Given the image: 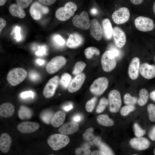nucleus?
Wrapping results in <instances>:
<instances>
[{
  "label": "nucleus",
  "mask_w": 155,
  "mask_h": 155,
  "mask_svg": "<svg viewBox=\"0 0 155 155\" xmlns=\"http://www.w3.org/2000/svg\"><path fill=\"white\" fill-rule=\"evenodd\" d=\"M77 9V6L75 3L70 1L67 2L64 7H59L56 11L55 17L60 21H66L73 15Z\"/></svg>",
  "instance_id": "f257e3e1"
},
{
  "label": "nucleus",
  "mask_w": 155,
  "mask_h": 155,
  "mask_svg": "<svg viewBox=\"0 0 155 155\" xmlns=\"http://www.w3.org/2000/svg\"><path fill=\"white\" fill-rule=\"evenodd\" d=\"M70 139L67 135L61 133L51 135L48 138L47 142L53 150H59L66 146L69 143Z\"/></svg>",
  "instance_id": "f03ea898"
},
{
  "label": "nucleus",
  "mask_w": 155,
  "mask_h": 155,
  "mask_svg": "<svg viewBox=\"0 0 155 155\" xmlns=\"http://www.w3.org/2000/svg\"><path fill=\"white\" fill-rule=\"evenodd\" d=\"M27 75V72L25 69L20 67L15 68L8 72L7 79L11 85L15 86L24 81Z\"/></svg>",
  "instance_id": "7ed1b4c3"
},
{
  "label": "nucleus",
  "mask_w": 155,
  "mask_h": 155,
  "mask_svg": "<svg viewBox=\"0 0 155 155\" xmlns=\"http://www.w3.org/2000/svg\"><path fill=\"white\" fill-rule=\"evenodd\" d=\"M116 58L110 50L105 51L102 55L101 62L103 70L106 72H109L112 71L116 66Z\"/></svg>",
  "instance_id": "20e7f679"
},
{
  "label": "nucleus",
  "mask_w": 155,
  "mask_h": 155,
  "mask_svg": "<svg viewBox=\"0 0 155 155\" xmlns=\"http://www.w3.org/2000/svg\"><path fill=\"white\" fill-rule=\"evenodd\" d=\"M108 84V81L106 78L100 77L94 81L90 86V90L93 94L100 95L107 89Z\"/></svg>",
  "instance_id": "39448f33"
},
{
  "label": "nucleus",
  "mask_w": 155,
  "mask_h": 155,
  "mask_svg": "<svg viewBox=\"0 0 155 155\" xmlns=\"http://www.w3.org/2000/svg\"><path fill=\"white\" fill-rule=\"evenodd\" d=\"M134 24L138 30L143 32L152 31L155 27L154 21L152 19L143 16L136 18L134 20Z\"/></svg>",
  "instance_id": "423d86ee"
},
{
  "label": "nucleus",
  "mask_w": 155,
  "mask_h": 155,
  "mask_svg": "<svg viewBox=\"0 0 155 155\" xmlns=\"http://www.w3.org/2000/svg\"><path fill=\"white\" fill-rule=\"evenodd\" d=\"M49 11L48 7L38 1L33 3L29 9V13L31 16L36 20H40L43 15L47 14Z\"/></svg>",
  "instance_id": "0eeeda50"
},
{
  "label": "nucleus",
  "mask_w": 155,
  "mask_h": 155,
  "mask_svg": "<svg viewBox=\"0 0 155 155\" xmlns=\"http://www.w3.org/2000/svg\"><path fill=\"white\" fill-rule=\"evenodd\" d=\"M66 63V60L64 57L61 56H56L47 64L46 70L49 74L55 73L63 67Z\"/></svg>",
  "instance_id": "6e6552de"
},
{
  "label": "nucleus",
  "mask_w": 155,
  "mask_h": 155,
  "mask_svg": "<svg viewBox=\"0 0 155 155\" xmlns=\"http://www.w3.org/2000/svg\"><path fill=\"white\" fill-rule=\"evenodd\" d=\"M109 110L112 113L117 112L120 109L122 104L120 94L116 90H111L108 95Z\"/></svg>",
  "instance_id": "1a4fd4ad"
},
{
  "label": "nucleus",
  "mask_w": 155,
  "mask_h": 155,
  "mask_svg": "<svg viewBox=\"0 0 155 155\" xmlns=\"http://www.w3.org/2000/svg\"><path fill=\"white\" fill-rule=\"evenodd\" d=\"M72 21L73 25L78 28L87 30L90 27V22L88 14L86 11H82L79 15H75Z\"/></svg>",
  "instance_id": "9d476101"
},
{
  "label": "nucleus",
  "mask_w": 155,
  "mask_h": 155,
  "mask_svg": "<svg viewBox=\"0 0 155 155\" xmlns=\"http://www.w3.org/2000/svg\"><path fill=\"white\" fill-rule=\"evenodd\" d=\"M130 17V13L129 9L125 7H121L114 11L112 18L113 22L117 24H124L127 22Z\"/></svg>",
  "instance_id": "9b49d317"
},
{
  "label": "nucleus",
  "mask_w": 155,
  "mask_h": 155,
  "mask_svg": "<svg viewBox=\"0 0 155 155\" xmlns=\"http://www.w3.org/2000/svg\"><path fill=\"white\" fill-rule=\"evenodd\" d=\"M59 81L58 76L55 75L51 78L48 82L43 91V94L44 97L49 98L54 95L58 86Z\"/></svg>",
  "instance_id": "f8f14e48"
},
{
  "label": "nucleus",
  "mask_w": 155,
  "mask_h": 155,
  "mask_svg": "<svg viewBox=\"0 0 155 155\" xmlns=\"http://www.w3.org/2000/svg\"><path fill=\"white\" fill-rule=\"evenodd\" d=\"M113 36L116 46L119 48H122L126 42V35L120 28L115 26L113 28Z\"/></svg>",
  "instance_id": "ddd939ff"
},
{
  "label": "nucleus",
  "mask_w": 155,
  "mask_h": 155,
  "mask_svg": "<svg viewBox=\"0 0 155 155\" xmlns=\"http://www.w3.org/2000/svg\"><path fill=\"white\" fill-rule=\"evenodd\" d=\"M86 75L84 73H80L76 75L71 81L68 87V91L71 93L78 90L84 82Z\"/></svg>",
  "instance_id": "4468645a"
},
{
  "label": "nucleus",
  "mask_w": 155,
  "mask_h": 155,
  "mask_svg": "<svg viewBox=\"0 0 155 155\" xmlns=\"http://www.w3.org/2000/svg\"><path fill=\"white\" fill-rule=\"evenodd\" d=\"M89 29L90 34L93 38L98 41L101 39L103 31L100 24L96 19L91 20Z\"/></svg>",
  "instance_id": "2eb2a0df"
},
{
  "label": "nucleus",
  "mask_w": 155,
  "mask_h": 155,
  "mask_svg": "<svg viewBox=\"0 0 155 155\" xmlns=\"http://www.w3.org/2000/svg\"><path fill=\"white\" fill-rule=\"evenodd\" d=\"M40 127L37 123L30 121H24L19 123L17 126L18 130L23 133H30L37 130Z\"/></svg>",
  "instance_id": "dca6fc26"
},
{
  "label": "nucleus",
  "mask_w": 155,
  "mask_h": 155,
  "mask_svg": "<svg viewBox=\"0 0 155 155\" xmlns=\"http://www.w3.org/2000/svg\"><path fill=\"white\" fill-rule=\"evenodd\" d=\"M141 75L144 78L150 79L155 77V65H150L147 63L142 64L140 68Z\"/></svg>",
  "instance_id": "f3484780"
},
{
  "label": "nucleus",
  "mask_w": 155,
  "mask_h": 155,
  "mask_svg": "<svg viewBox=\"0 0 155 155\" xmlns=\"http://www.w3.org/2000/svg\"><path fill=\"white\" fill-rule=\"evenodd\" d=\"M130 145L138 150H143L148 148L150 144L149 140L144 137H137L131 139L130 141Z\"/></svg>",
  "instance_id": "a211bd4d"
},
{
  "label": "nucleus",
  "mask_w": 155,
  "mask_h": 155,
  "mask_svg": "<svg viewBox=\"0 0 155 155\" xmlns=\"http://www.w3.org/2000/svg\"><path fill=\"white\" fill-rule=\"evenodd\" d=\"M140 64L139 59L135 57L132 59L129 65L128 74L130 78L133 80H136L138 76Z\"/></svg>",
  "instance_id": "6ab92c4d"
},
{
  "label": "nucleus",
  "mask_w": 155,
  "mask_h": 155,
  "mask_svg": "<svg viewBox=\"0 0 155 155\" xmlns=\"http://www.w3.org/2000/svg\"><path fill=\"white\" fill-rule=\"evenodd\" d=\"M79 129V125L75 122H69L63 124L58 130L59 133L65 135L74 133Z\"/></svg>",
  "instance_id": "aec40b11"
},
{
  "label": "nucleus",
  "mask_w": 155,
  "mask_h": 155,
  "mask_svg": "<svg viewBox=\"0 0 155 155\" xmlns=\"http://www.w3.org/2000/svg\"><path fill=\"white\" fill-rule=\"evenodd\" d=\"M12 139L6 133H3L0 136V150L4 153L7 152L10 150Z\"/></svg>",
  "instance_id": "412c9836"
},
{
  "label": "nucleus",
  "mask_w": 155,
  "mask_h": 155,
  "mask_svg": "<svg viewBox=\"0 0 155 155\" xmlns=\"http://www.w3.org/2000/svg\"><path fill=\"white\" fill-rule=\"evenodd\" d=\"M83 38L81 35L78 33L71 34L69 36L67 41V45L69 48H77L82 44Z\"/></svg>",
  "instance_id": "4be33fe9"
},
{
  "label": "nucleus",
  "mask_w": 155,
  "mask_h": 155,
  "mask_svg": "<svg viewBox=\"0 0 155 155\" xmlns=\"http://www.w3.org/2000/svg\"><path fill=\"white\" fill-rule=\"evenodd\" d=\"M14 111V106L10 102H5L0 106V115L3 117H11L13 115Z\"/></svg>",
  "instance_id": "5701e85b"
},
{
  "label": "nucleus",
  "mask_w": 155,
  "mask_h": 155,
  "mask_svg": "<svg viewBox=\"0 0 155 155\" xmlns=\"http://www.w3.org/2000/svg\"><path fill=\"white\" fill-rule=\"evenodd\" d=\"M65 118L66 114L64 112L61 111H58L53 116L51 123L54 127H58L63 124Z\"/></svg>",
  "instance_id": "b1692460"
},
{
  "label": "nucleus",
  "mask_w": 155,
  "mask_h": 155,
  "mask_svg": "<svg viewBox=\"0 0 155 155\" xmlns=\"http://www.w3.org/2000/svg\"><path fill=\"white\" fill-rule=\"evenodd\" d=\"M104 36L107 40L111 39L113 33V28L110 20L108 18L104 19L102 22Z\"/></svg>",
  "instance_id": "393cba45"
},
{
  "label": "nucleus",
  "mask_w": 155,
  "mask_h": 155,
  "mask_svg": "<svg viewBox=\"0 0 155 155\" xmlns=\"http://www.w3.org/2000/svg\"><path fill=\"white\" fill-rule=\"evenodd\" d=\"M9 10L13 16L22 19L26 16V14L23 9L17 4H13L10 5Z\"/></svg>",
  "instance_id": "a878e982"
},
{
  "label": "nucleus",
  "mask_w": 155,
  "mask_h": 155,
  "mask_svg": "<svg viewBox=\"0 0 155 155\" xmlns=\"http://www.w3.org/2000/svg\"><path fill=\"white\" fill-rule=\"evenodd\" d=\"M19 118L22 120L29 119L31 118L32 115V111L28 107L21 105L18 111Z\"/></svg>",
  "instance_id": "bb28decb"
},
{
  "label": "nucleus",
  "mask_w": 155,
  "mask_h": 155,
  "mask_svg": "<svg viewBox=\"0 0 155 155\" xmlns=\"http://www.w3.org/2000/svg\"><path fill=\"white\" fill-rule=\"evenodd\" d=\"M97 120L100 125L104 126H111L114 124V121L106 115H101L98 116Z\"/></svg>",
  "instance_id": "cd10ccee"
},
{
  "label": "nucleus",
  "mask_w": 155,
  "mask_h": 155,
  "mask_svg": "<svg viewBox=\"0 0 155 155\" xmlns=\"http://www.w3.org/2000/svg\"><path fill=\"white\" fill-rule=\"evenodd\" d=\"M149 94L147 90L145 88L140 90L139 92V97L137 100L138 104L141 106L144 105L148 101Z\"/></svg>",
  "instance_id": "c85d7f7f"
},
{
  "label": "nucleus",
  "mask_w": 155,
  "mask_h": 155,
  "mask_svg": "<svg viewBox=\"0 0 155 155\" xmlns=\"http://www.w3.org/2000/svg\"><path fill=\"white\" fill-rule=\"evenodd\" d=\"M100 53V50L94 46H90L86 48L84 51V53L86 58L91 59L94 55H98Z\"/></svg>",
  "instance_id": "c756f323"
},
{
  "label": "nucleus",
  "mask_w": 155,
  "mask_h": 155,
  "mask_svg": "<svg viewBox=\"0 0 155 155\" xmlns=\"http://www.w3.org/2000/svg\"><path fill=\"white\" fill-rule=\"evenodd\" d=\"M71 76L68 73H65L61 75L60 80L61 85L65 88L68 86L71 81Z\"/></svg>",
  "instance_id": "7c9ffc66"
},
{
  "label": "nucleus",
  "mask_w": 155,
  "mask_h": 155,
  "mask_svg": "<svg viewBox=\"0 0 155 155\" xmlns=\"http://www.w3.org/2000/svg\"><path fill=\"white\" fill-rule=\"evenodd\" d=\"M86 65V63L82 61L77 62L75 65L72 73L75 75L80 73L84 69Z\"/></svg>",
  "instance_id": "2f4dec72"
},
{
  "label": "nucleus",
  "mask_w": 155,
  "mask_h": 155,
  "mask_svg": "<svg viewBox=\"0 0 155 155\" xmlns=\"http://www.w3.org/2000/svg\"><path fill=\"white\" fill-rule=\"evenodd\" d=\"M108 101L105 97H103L101 98L97 107L96 112L99 113L102 112L108 105Z\"/></svg>",
  "instance_id": "473e14b6"
},
{
  "label": "nucleus",
  "mask_w": 155,
  "mask_h": 155,
  "mask_svg": "<svg viewBox=\"0 0 155 155\" xmlns=\"http://www.w3.org/2000/svg\"><path fill=\"white\" fill-rule=\"evenodd\" d=\"M93 129L92 128H90L87 129L83 135L84 139L92 143L96 137L93 135Z\"/></svg>",
  "instance_id": "72a5a7b5"
},
{
  "label": "nucleus",
  "mask_w": 155,
  "mask_h": 155,
  "mask_svg": "<svg viewBox=\"0 0 155 155\" xmlns=\"http://www.w3.org/2000/svg\"><path fill=\"white\" fill-rule=\"evenodd\" d=\"M124 102L128 105H133L137 101V98L135 97L132 96L129 94H126L124 97Z\"/></svg>",
  "instance_id": "f704fd0d"
},
{
  "label": "nucleus",
  "mask_w": 155,
  "mask_h": 155,
  "mask_svg": "<svg viewBox=\"0 0 155 155\" xmlns=\"http://www.w3.org/2000/svg\"><path fill=\"white\" fill-rule=\"evenodd\" d=\"M97 100L96 97H94L88 100L86 103L85 108L88 112H91L93 110Z\"/></svg>",
  "instance_id": "c9c22d12"
},
{
  "label": "nucleus",
  "mask_w": 155,
  "mask_h": 155,
  "mask_svg": "<svg viewBox=\"0 0 155 155\" xmlns=\"http://www.w3.org/2000/svg\"><path fill=\"white\" fill-rule=\"evenodd\" d=\"M150 120L155 122V105L152 104H149L147 107Z\"/></svg>",
  "instance_id": "e433bc0d"
},
{
  "label": "nucleus",
  "mask_w": 155,
  "mask_h": 155,
  "mask_svg": "<svg viewBox=\"0 0 155 155\" xmlns=\"http://www.w3.org/2000/svg\"><path fill=\"white\" fill-rule=\"evenodd\" d=\"M135 107L133 105H127L123 107L121 109L120 113L123 116L127 115L131 112L134 111Z\"/></svg>",
  "instance_id": "4c0bfd02"
},
{
  "label": "nucleus",
  "mask_w": 155,
  "mask_h": 155,
  "mask_svg": "<svg viewBox=\"0 0 155 155\" xmlns=\"http://www.w3.org/2000/svg\"><path fill=\"white\" fill-rule=\"evenodd\" d=\"M53 116L52 113L50 111H46L42 113L41 115V118L44 122L49 124L51 123Z\"/></svg>",
  "instance_id": "58836bf2"
},
{
  "label": "nucleus",
  "mask_w": 155,
  "mask_h": 155,
  "mask_svg": "<svg viewBox=\"0 0 155 155\" xmlns=\"http://www.w3.org/2000/svg\"><path fill=\"white\" fill-rule=\"evenodd\" d=\"M135 134L137 137H142L146 133V130L142 129L136 123L134 125Z\"/></svg>",
  "instance_id": "ea45409f"
},
{
  "label": "nucleus",
  "mask_w": 155,
  "mask_h": 155,
  "mask_svg": "<svg viewBox=\"0 0 155 155\" xmlns=\"http://www.w3.org/2000/svg\"><path fill=\"white\" fill-rule=\"evenodd\" d=\"M77 149L75 153L77 155H90L91 154V151L89 149V147L87 145L86 147Z\"/></svg>",
  "instance_id": "a19ab883"
},
{
  "label": "nucleus",
  "mask_w": 155,
  "mask_h": 155,
  "mask_svg": "<svg viewBox=\"0 0 155 155\" xmlns=\"http://www.w3.org/2000/svg\"><path fill=\"white\" fill-rule=\"evenodd\" d=\"M100 151L105 155H113V153L110 148L104 143L101 142L99 146Z\"/></svg>",
  "instance_id": "79ce46f5"
},
{
  "label": "nucleus",
  "mask_w": 155,
  "mask_h": 155,
  "mask_svg": "<svg viewBox=\"0 0 155 155\" xmlns=\"http://www.w3.org/2000/svg\"><path fill=\"white\" fill-rule=\"evenodd\" d=\"M33 0H16L17 4L23 9L28 7Z\"/></svg>",
  "instance_id": "37998d69"
},
{
  "label": "nucleus",
  "mask_w": 155,
  "mask_h": 155,
  "mask_svg": "<svg viewBox=\"0 0 155 155\" xmlns=\"http://www.w3.org/2000/svg\"><path fill=\"white\" fill-rule=\"evenodd\" d=\"M53 40L57 45L60 46H63L65 43V40L59 35H55L53 38Z\"/></svg>",
  "instance_id": "c03bdc74"
},
{
  "label": "nucleus",
  "mask_w": 155,
  "mask_h": 155,
  "mask_svg": "<svg viewBox=\"0 0 155 155\" xmlns=\"http://www.w3.org/2000/svg\"><path fill=\"white\" fill-rule=\"evenodd\" d=\"M109 50L111 51L113 53L116 58L119 59L121 57L122 55L121 52L118 48L111 46L110 47Z\"/></svg>",
  "instance_id": "a18cd8bd"
},
{
  "label": "nucleus",
  "mask_w": 155,
  "mask_h": 155,
  "mask_svg": "<svg viewBox=\"0 0 155 155\" xmlns=\"http://www.w3.org/2000/svg\"><path fill=\"white\" fill-rule=\"evenodd\" d=\"M30 79L33 81L38 80L40 78V75L38 73L34 71H31L29 74Z\"/></svg>",
  "instance_id": "49530a36"
},
{
  "label": "nucleus",
  "mask_w": 155,
  "mask_h": 155,
  "mask_svg": "<svg viewBox=\"0 0 155 155\" xmlns=\"http://www.w3.org/2000/svg\"><path fill=\"white\" fill-rule=\"evenodd\" d=\"M20 96L23 98H26L29 97L33 98L34 96V93L31 91L24 92L21 94Z\"/></svg>",
  "instance_id": "de8ad7c7"
},
{
  "label": "nucleus",
  "mask_w": 155,
  "mask_h": 155,
  "mask_svg": "<svg viewBox=\"0 0 155 155\" xmlns=\"http://www.w3.org/2000/svg\"><path fill=\"white\" fill-rule=\"evenodd\" d=\"M15 38L17 40L19 41L21 39L20 34V27L16 26L15 29Z\"/></svg>",
  "instance_id": "09e8293b"
},
{
  "label": "nucleus",
  "mask_w": 155,
  "mask_h": 155,
  "mask_svg": "<svg viewBox=\"0 0 155 155\" xmlns=\"http://www.w3.org/2000/svg\"><path fill=\"white\" fill-rule=\"evenodd\" d=\"M42 4L46 5H50L54 4L57 0H38Z\"/></svg>",
  "instance_id": "8fccbe9b"
},
{
  "label": "nucleus",
  "mask_w": 155,
  "mask_h": 155,
  "mask_svg": "<svg viewBox=\"0 0 155 155\" xmlns=\"http://www.w3.org/2000/svg\"><path fill=\"white\" fill-rule=\"evenodd\" d=\"M46 53L45 48L43 46H41L40 49L36 52V55L38 56H42Z\"/></svg>",
  "instance_id": "3c124183"
},
{
  "label": "nucleus",
  "mask_w": 155,
  "mask_h": 155,
  "mask_svg": "<svg viewBox=\"0 0 155 155\" xmlns=\"http://www.w3.org/2000/svg\"><path fill=\"white\" fill-rule=\"evenodd\" d=\"M149 136L152 140L155 141V126L153 127L150 132Z\"/></svg>",
  "instance_id": "603ef678"
},
{
  "label": "nucleus",
  "mask_w": 155,
  "mask_h": 155,
  "mask_svg": "<svg viewBox=\"0 0 155 155\" xmlns=\"http://www.w3.org/2000/svg\"><path fill=\"white\" fill-rule=\"evenodd\" d=\"M6 24V22L5 20L2 18H0V32H1L5 26Z\"/></svg>",
  "instance_id": "864d4df0"
},
{
  "label": "nucleus",
  "mask_w": 155,
  "mask_h": 155,
  "mask_svg": "<svg viewBox=\"0 0 155 155\" xmlns=\"http://www.w3.org/2000/svg\"><path fill=\"white\" fill-rule=\"evenodd\" d=\"M101 143V138L100 137H96L92 143L95 145L99 146Z\"/></svg>",
  "instance_id": "5fc2aeb1"
},
{
  "label": "nucleus",
  "mask_w": 155,
  "mask_h": 155,
  "mask_svg": "<svg viewBox=\"0 0 155 155\" xmlns=\"http://www.w3.org/2000/svg\"><path fill=\"white\" fill-rule=\"evenodd\" d=\"M82 119L81 116L80 115H75L72 118V120L75 122L80 121Z\"/></svg>",
  "instance_id": "6e6d98bb"
},
{
  "label": "nucleus",
  "mask_w": 155,
  "mask_h": 155,
  "mask_svg": "<svg viewBox=\"0 0 155 155\" xmlns=\"http://www.w3.org/2000/svg\"><path fill=\"white\" fill-rule=\"evenodd\" d=\"M73 108V105L72 104H70L64 106L63 107V109L65 111H68L72 109Z\"/></svg>",
  "instance_id": "4d7b16f0"
},
{
  "label": "nucleus",
  "mask_w": 155,
  "mask_h": 155,
  "mask_svg": "<svg viewBox=\"0 0 155 155\" xmlns=\"http://www.w3.org/2000/svg\"><path fill=\"white\" fill-rule=\"evenodd\" d=\"M92 155H104V153L100 150H95L93 151L91 153Z\"/></svg>",
  "instance_id": "13d9d810"
},
{
  "label": "nucleus",
  "mask_w": 155,
  "mask_h": 155,
  "mask_svg": "<svg viewBox=\"0 0 155 155\" xmlns=\"http://www.w3.org/2000/svg\"><path fill=\"white\" fill-rule=\"evenodd\" d=\"M144 0H130L131 3L135 5H138L141 4Z\"/></svg>",
  "instance_id": "bf43d9fd"
},
{
  "label": "nucleus",
  "mask_w": 155,
  "mask_h": 155,
  "mask_svg": "<svg viewBox=\"0 0 155 155\" xmlns=\"http://www.w3.org/2000/svg\"><path fill=\"white\" fill-rule=\"evenodd\" d=\"M91 13L93 15H96L98 12L97 10L95 8H92L90 11Z\"/></svg>",
  "instance_id": "052dcab7"
},
{
  "label": "nucleus",
  "mask_w": 155,
  "mask_h": 155,
  "mask_svg": "<svg viewBox=\"0 0 155 155\" xmlns=\"http://www.w3.org/2000/svg\"><path fill=\"white\" fill-rule=\"evenodd\" d=\"M150 96L153 100L155 101V90L153 91L150 93Z\"/></svg>",
  "instance_id": "680f3d73"
},
{
  "label": "nucleus",
  "mask_w": 155,
  "mask_h": 155,
  "mask_svg": "<svg viewBox=\"0 0 155 155\" xmlns=\"http://www.w3.org/2000/svg\"><path fill=\"white\" fill-rule=\"evenodd\" d=\"M36 62L39 65H43L44 62V61L42 59H38L36 60Z\"/></svg>",
  "instance_id": "e2e57ef3"
},
{
  "label": "nucleus",
  "mask_w": 155,
  "mask_h": 155,
  "mask_svg": "<svg viewBox=\"0 0 155 155\" xmlns=\"http://www.w3.org/2000/svg\"><path fill=\"white\" fill-rule=\"evenodd\" d=\"M7 0H0V5L2 6L4 5Z\"/></svg>",
  "instance_id": "0e129e2a"
},
{
  "label": "nucleus",
  "mask_w": 155,
  "mask_h": 155,
  "mask_svg": "<svg viewBox=\"0 0 155 155\" xmlns=\"http://www.w3.org/2000/svg\"><path fill=\"white\" fill-rule=\"evenodd\" d=\"M153 12L154 13V14L155 15V1L153 4Z\"/></svg>",
  "instance_id": "69168bd1"
},
{
  "label": "nucleus",
  "mask_w": 155,
  "mask_h": 155,
  "mask_svg": "<svg viewBox=\"0 0 155 155\" xmlns=\"http://www.w3.org/2000/svg\"><path fill=\"white\" fill-rule=\"evenodd\" d=\"M154 154L155 155V148L154 150Z\"/></svg>",
  "instance_id": "338daca9"
},
{
  "label": "nucleus",
  "mask_w": 155,
  "mask_h": 155,
  "mask_svg": "<svg viewBox=\"0 0 155 155\" xmlns=\"http://www.w3.org/2000/svg\"><path fill=\"white\" fill-rule=\"evenodd\" d=\"M154 60H155V57H154Z\"/></svg>",
  "instance_id": "774afa93"
}]
</instances>
